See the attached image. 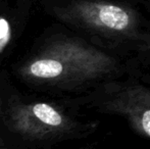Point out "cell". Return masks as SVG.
<instances>
[{"mask_svg":"<svg viewBox=\"0 0 150 149\" xmlns=\"http://www.w3.org/2000/svg\"><path fill=\"white\" fill-rule=\"evenodd\" d=\"M12 129L24 136L42 139L63 125L62 114L46 102L20 104L10 112Z\"/></svg>","mask_w":150,"mask_h":149,"instance_id":"1","label":"cell"},{"mask_svg":"<svg viewBox=\"0 0 150 149\" xmlns=\"http://www.w3.org/2000/svg\"><path fill=\"white\" fill-rule=\"evenodd\" d=\"M12 3H14L16 5L20 6V7H28L32 8L34 4L38 3L40 0H10Z\"/></svg>","mask_w":150,"mask_h":149,"instance_id":"2","label":"cell"},{"mask_svg":"<svg viewBox=\"0 0 150 149\" xmlns=\"http://www.w3.org/2000/svg\"><path fill=\"white\" fill-rule=\"evenodd\" d=\"M142 126L146 134L150 136V109L146 110L142 117Z\"/></svg>","mask_w":150,"mask_h":149,"instance_id":"3","label":"cell"}]
</instances>
